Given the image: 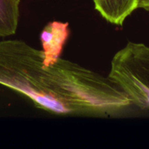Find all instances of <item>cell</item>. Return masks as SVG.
Masks as SVG:
<instances>
[{
	"label": "cell",
	"instance_id": "cell-3",
	"mask_svg": "<svg viewBox=\"0 0 149 149\" xmlns=\"http://www.w3.org/2000/svg\"><path fill=\"white\" fill-rule=\"evenodd\" d=\"M69 24L59 21L48 23L40 34L44 65L49 66L55 62L62 52L64 45L69 36Z\"/></svg>",
	"mask_w": 149,
	"mask_h": 149
},
{
	"label": "cell",
	"instance_id": "cell-6",
	"mask_svg": "<svg viewBox=\"0 0 149 149\" xmlns=\"http://www.w3.org/2000/svg\"><path fill=\"white\" fill-rule=\"evenodd\" d=\"M138 9H144L149 11V0H139Z\"/></svg>",
	"mask_w": 149,
	"mask_h": 149
},
{
	"label": "cell",
	"instance_id": "cell-4",
	"mask_svg": "<svg viewBox=\"0 0 149 149\" xmlns=\"http://www.w3.org/2000/svg\"><path fill=\"white\" fill-rule=\"evenodd\" d=\"M139 0H93L95 10L109 23L122 25L126 18L138 9Z\"/></svg>",
	"mask_w": 149,
	"mask_h": 149
},
{
	"label": "cell",
	"instance_id": "cell-2",
	"mask_svg": "<svg viewBox=\"0 0 149 149\" xmlns=\"http://www.w3.org/2000/svg\"><path fill=\"white\" fill-rule=\"evenodd\" d=\"M108 77L132 104L149 110V46L128 42L113 56Z\"/></svg>",
	"mask_w": 149,
	"mask_h": 149
},
{
	"label": "cell",
	"instance_id": "cell-5",
	"mask_svg": "<svg viewBox=\"0 0 149 149\" xmlns=\"http://www.w3.org/2000/svg\"><path fill=\"white\" fill-rule=\"evenodd\" d=\"M21 0H0V37L5 38L16 33L20 16Z\"/></svg>",
	"mask_w": 149,
	"mask_h": 149
},
{
	"label": "cell",
	"instance_id": "cell-1",
	"mask_svg": "<svg viewBox=\"0 0 149 149\" xmlns=\"http://www.w3.org/2000/svg\"><path fill=\"white\" fill-rule=\"evenodd\" d=\"M44 52L21 40L0 41V85L57 115L109 114L129 106L109 78L58 58L44 65Z\"/></svg>",
	"mask_w": 149,
	"mask_h": 149
}]
</instances>
